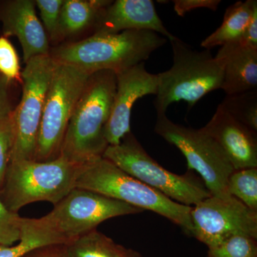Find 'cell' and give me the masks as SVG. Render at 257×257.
Instances as JSON below:
<instances>
[{
  "label": "cell",
  "mask_w": 257,
  "mask_h": 257,
  "mask_svg": "<svg viewBox=\"0 0 257 257\" xmlns=\"http://www.w3.org/2000/svg\"><path fill=\"white\" fill-rule=\"evenodd\" d=\"M75 188L87 189L167 218L192 235V207L179 204L128 175L103 157L87 162Z\"/></svg>",
  "instance_id": "3957f363"
},
{
  "label": "cell",
  "mask_w": 257,
  "mask_h": 257,
  "mask_svg": "<svg viewBox=\"0 0 257 257\" xmlns=\"http://www.w3.org/2000/svg\"><path fill=\"white\" fill-rule=\"evenodd\" d=\"M208 257H257L256 239L237 235L209 248Z\"/></svg>",
  "instance_id": "603a6c76"
},
{
  "label": "cell",
  "mask_w": 257,
  "mask_h": 257,
  "mask_svg": "<svg viewBox=\"0 0 257 257\" xmlns=\"http://www.w3.org/2000/svg\"><path fill=\"white\" fill-rule=\"evenodd\" d=\"M238 42L245 46L257 48V8L253 11L246 30Z\"/></svg>",
  "instance_id": "f546056e"
},
{
  "label": "cell",
  "mask_w": 257,
  "mask_h": 257,
  "mask_svg": "<svg viewBox=\"0 0 257 257\" xmlns=\"http://www.w3.org/2000/svg\"><path fill=\"white\" fill-rule=\"evenodd\" d=\"M94 33L117 34L126 30H149L172 40L152 0H116L103 10Z\"/></svg>",
  "instance_id": "5bb4252c"
},
{
  "label": "cell",
  "mask_w": 257,
  "mask_h": 257,
  "mask_svg": "<svg viewBox=\"0 0 257 257\" xmlns=\"http://www.w3.org/2000/svg\"><path fill=\"white\" fill-rule=\"evenodd\" d=\"M91 75L77 67L56 62L39 128L37 162H48L60 156L69 119Z\"/></svg>",
  "instance_id": "52a82bcc"
},
{
  "label": "cell",
  "mask_w": 257,
  "mask_h": 257,
  "mask_svg": "<svg viewBox=\"0 0 257 257\" xmlns=\"http://www.w3.org/2000/svg\"><path fill=\"white\" fill-rule=\"evenodd\" d=\"M143 210L126 203L87 189L74 188L48 214L37 219L50 234L67 244L103 221L116 216L138 214Z\"/></svg>",
  "instance_id": "ba28073f"
},
{
  "label": "cell",
  "mask_w": 257,
  "mask_h": 257,
  "mask_svg": "<svg viewBox=\"0 0 257 257\" xmlns=\"http://www.w3.org/2000/svg\"><path fill=\"white\" fill-rule=\"evenodd\" d=\"M0 74L8 82L22 79L18 54L5 37H0Z\"/></svg>",
  "instance_id": "d4e9b609"
},
{
  "label": "cell",
  "mask_w": 257,
  "mask_h": 257,
  "mask_svg": "<svg viewBox=\"0 0 257 257\" xmlns=\"http://www.w3.org/2000/svg\"><path fill=\"white\" fill-rule=\"evenodd\" d=\"M112 1L65 0L61 8L59 35L77 33L97 23L103 10Z\"/></svg>",
  "instance_id": "ac0fdd59"
},
{
  "label": "cell",
  "mask_w": 257,
  "mask_h": 257,
  "mask_svg": "<svg viewBox=\"0 0 257 257\" xmlns=\"http://www.w3.org/2000/svg\"><path fill=\"white\" fill-rule=\"evenodd\" d=\"M192 235L213 248L232 236L257 239V211L231 195L211 196L191 211Z\"/></svg>",
  "instance_id": "8fae6325"
},
{
  "label": "cell",
  "mask_w": 257,
  "mask_h": 257,
  "mask_svg": "<svg viewBox=\"0 0 257 257\" xmlns=\"http://www.w3.org/2000/svg\"><path fill=\"white\" fill-rule=\"evenodd\" d=\"M227 191L251 210L257 211V167L235 170L228 181Z\"/></svg>",
  "instance_id": "44dd1931"
},
{
  "label": "cell",
  "mask_w": 257,
  "mask_h": 257,
  "mask_svg": "<svg viewBox=\"0 0 257 257\" xmlns=\"http://www.w3.org/2000/svg\"><path fill=\"white\" fill-rule=\"evenodd\" d=\"M55 64L50 55L37 56L27 62L22 72L23 95L11 115L14 141L10 162L35 160L45 98Z\"/></svg>",
  "instance_id": "30bf717a"
},
{
  "label": "cell",
  "mask_w": 257,
  "mask_h": 257,
  "mask_svg": "<svg viewBox=\"0 0 257 257\" xmlns=\"http://www.w3.org/2000/svg\"><path fill=\"white\" fill-rule=\"evenodd\" d=\"M116 87L109 119L104 128V138L109 146L119 145L131 133L130 119L135 103L150 94L156 95L157 74L150 73L145 62L116 74Z\"/></svg>",
  "instance_id": "7c38bea8"
},
{
  "label": "cell",
  "mask_w": 257,
  "mask_h": 257,
  "mask_svg": "<svg viewBox=\"0 0 257 257\" xmlns=\"http://www.w3.org/2000/svg\"><path fill=\"white\" fill-rule=\"evenodd\" d=\"M234 119L257 131V90L226 95L221 103Z\"/></svg>",
  "instance_id": "7402d4cb"
},
{
  "label": "cell",
  "mask_w": 257,
  "mask_h": 257,
  "mask_svg": "<svg viewBox=\"0 0 257 257\" xmlns=\"http://www.w3.org/2000/svg\"><path fill=\"white\" fill-rule=\"evenodd\" d=\"M203 130L218 143L234 170L257 167L256 133L219 104Z\"/></svg>",
  "instance_id": "4fadbf2b"
},
{
  "label": "cell",
  "mask_w": 257,
  "mask_h": 257,
  "mask_svg": "<svg viewBox=\"0 0 257 257\" xmlns=\"http://www.w3.org/2000/svg\"><path fill=\"white\" fill-rule=\"evenodd\" d=\"M116 87L111 71L92 74L71 116L61 147V156L79 165L102 157L108 145L104 128Z\"/></svg>",
  "instance_id": "7a4b0ae2"
},
{
  "label": "cell",
  "mask_w": 257,
  "mask_h": 257,
  "mask_svg": "<svg viewBox=\"0 0 257 257\" xmlns=\"http://www.w3.org/2000/svg\"><path fill=\"white\" fill-rule=\"evenodd\" d=\"M35 257H66V256L64 254V250L62 253L47 250V251H42V253H40V254L37 255Z\"/></svg>",
  "instance_id": "4dcf8cb0"
},
{
  "label": "cell",
  "mask_w": 257,
  "mask_h": 257,
  "mask_svg": "<svg viewBox=\"0 0 257 257\" xmlns=\"http://www.w3.org/2000/svg\"><path fill=\"white\" fill-rule=\"evenodd\" d=\"M63 3V0H37L35 2L45 28L52 39L57 38L59 36L60 12Z\"/></svg>",
  "instance_id": "4316f807"
},
{
  "label": "cell",
  "mask_w": 257,
  "mask_h": 257,
  "mask_svg": "<svg viewBox=\"0 0 257 257\" xmlns=\"http://www.w3.org/2000/svg\"><path fill=\"white\" fill-rule=\"evenodd\" d=\"M167 40L149 30H126L117 34L94 33L81 41L57 47L50 55L57 63L92 74L124 72L148 60Z\"/></svg>",
  "instance_id": "6da1fadb"
},
{
  "label": "cell",
  "mask_w": 257,
  "mask_h": 257,
  "mask_svg": "<svg viewBox=\"0 0 257 257\" xmlns=\"http://www.w3.org/2000/svg\"><path fill=\"white\" fill-rule=\"evenodd\" d=\"M84 165L74 163L61 155L48 162L11 161L0 199L15 213L41 201L55 205L75 188Z\"/></svg>",
  "instance_id": "5b68a950"
},
{
  "label": "cell",
  "mask_w": 257,
  "mask_h": 257,
  "mask_svg": "<svg viewBox=\"0 0 257 257\" xmlns=\"http://www.w3.org/2000/svg\"><path fill=\"white\" fill-rule=\"evenodd\" d=\"M62 245L60 240L39 224L37 219L24 218L22 237L18 244L0 245V257H24L40 248Z\"/></svg>",
  "instance_id": "ffe728a7"
},
{
  "label": "cell",
  "mask_w": 257,
  "mask_h": 257,
  "mask_svg": "<svg viewBox=\"0 0 257 257\" xmlns=\"http://www.w3.org/2000/svg\"><path fill=\"white\" fill-rule=\"evenodd\" d=\"M257 8L256 0L236 2L225 11L222 23L215 31L206 37L201 46L211 50L238 41L246 30L253 11Z\"/></svg>",
  "instance_id": "e0dca14e"
},
{
  "label": "cell",
  "mask_w": 257,
  "mask_h": 257,
  "mask_svg": "<svg viewBox=\"0 0 257 257\" xmlns=\"http://www.w3.org/2000/svg\"><path fill=\"white\" fill-rule=\"evenodd\" d=\"M13 135L11 117L0 121V191L4 185L7 171L11 160Z\"/></svg>",
  "instance_id": "484cf974"
},
{
  "label": "cell",
  "mask_w": 257,
  "mask_h": 257,
  "mask_svg": "<svg viewBox=\"0 0 257 257\" xmlns=\"http://www.w3.org/2000/svg\"><path fill=\"white\" fill-rule=\"evenodd\" d=\"M174 10L179 17H184L186 13L199 8H206L216 11L221 4L220 0H175Z\"/></svg>",
  "instance_id": "83f0119b"
},
{
  "label": "cell",
  "mask_w": 257,
  "mask_h": 257,
  "mask_svg": "<svg viewBox=\"0 0 257 257\" xmlns=\"http://www.w3.org/2000/svg\"><path fill=\"white\" fill-rule=\"evenodd\" d=\"M134 257H143V256H142L141 254H140V253L136 252V253H135V256H134Z\"/></svg>",
  "instance_id": "1f68e13d"
},
{
  "label": "cell",
  "mask_w": 257,
  "mask_h": 257,
  "mask_svg": "<svg viewBox=\"0 0 257 257\" xmlns=\"http://www.w3.org/2000/svg\"><path fill=\"white\" fill-rule=\"evenodd\" d=\"M8 81L0 74V121L11 117V103L8 92Z\"/></svg>",
  "instance_id": "f1b7e54d"
},
{
  "label": "cell",
  "mask_w": 257,
  "mask_h": 257,
  "mask_svg": "<svg viewBox=\"0 0 257 257\" xmlns=\"http://www.w3.org/2000/svg\"><path fill=\"white\" fill-rule=\"evenodd\" d=\"M173 64L157 74L158 87L154 105L157 114H166L171 104L184 101L192 108L204 96L221 88L222 66L211 50L198 51L178 37L170 40Z\"/></svg>",
  "instance_id": "277c9868"
},
{
  "label": "cell",
  "mask_w": 257,
  "mask_h": 257,
  "mask_svg": "<svg viewBox=\"0 0 257 257\" xmlns=\"http://www.w3.org/2000/svg\"><path fill=\"white\" fill-rule=\"evenodd\" d=\"M35 5L30 0L12 2L3 18L5 36L18 37L25 64L33 57L49 55L48 37L37 18Z\"/></svg>",
  "instance_id": "9a60e30c"
},
{
  "label": "cell",
  "mask_w": 257,
  "mask_h": 257,
  "mask_svg": "<svg viewBox=\"0 0 257 257\" xmlns=\"http://www.w3.org/2000/svg\"><path fill=\"white\" fill-rule=\"evenodd\" d=\"M102 157L179 204L192 207L211 196L204 182L192 174L179 175L162 167L148 155L131 133L119 145L108 146Z\"/></svg>",
  "instance_id": "8992f818"
},
{
  "label": "cell",
  "mask_w": 257,
  "mask_h": 257,
  "mask_svg": "<svg viewBox=\"0 0 257 257\" xmlns=\"http://www.w3.org/2000/svg\"><path fill=\"white\" fill-rule=\"evenodd\" d=\"M155 131L182 152L188 170L200 175L211 196L230 195L227 184L234 167L220 146L202 128L187 127L160 114H157Z\"/></svg>",
  "instance_id": "9c48e42d"
},
{
  "label": "cell",
  "mask_w": 257,
  "mask_h": 257,
  "mask_svg": "<svg viewBox=\"0 0 257 257\" xmlns=\"http://www.w3.org/2000/svg\"><path fill=\"white\" fill-rule=\"evenodd\" d=\"M24 218L9 210L0 199V245L13 246L21 239Z\"/></svg>",
  "instance_id": "cb8c5ba5"
},
{
  "label": "cell",
  "mask_w": 257,
  "mask_h": 257,
  "mask_svg": "<svg viewBox=\"0 0 257 257\" xmlns=\"http://www.w3.org/2000/svg\"><path fill=\"white\" fill-rule=\"evenodd\" d=\"M214 57L222 66L220 89L226 95L257 90V48L236 41L220 47Z\"/></svg>",
  "instance_id": "2e32d148"
},
{
  "label": "cell",
  "mask_w": 257,
  "mask_h": 257,
  "mask_svg": "<svg viewBox=\"0 0 257 257\" xmlns=\"http://www.w3.org/2000/svg\"><path fill=\"white\" fill-rule=\"evenodd\" d=\"M66 257H134L136 251L126 249L94 229L63 245Z\"/></svg>",
  "instance_id": "d6986e66"
}]
</instances>
